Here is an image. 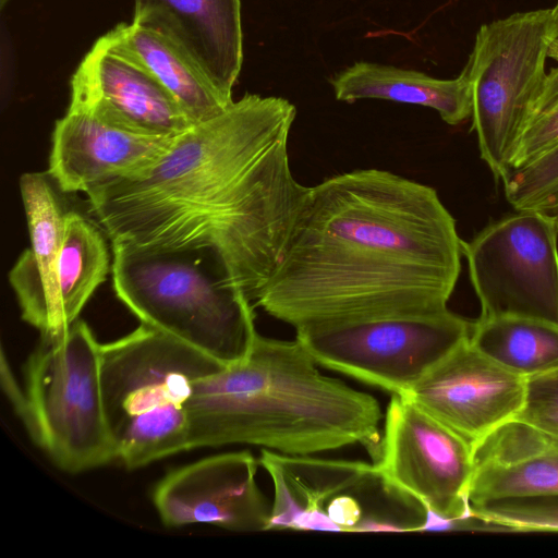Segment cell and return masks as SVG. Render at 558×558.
<instances>
[{
  "label": "cell",
  "mask_w": 558,
  "mask_h": 558,
  "mask_svg": "<svg viewBox=\"0 0 558 558\" xmlns=\"http://www.w3.org/2000/svg\"><path fill=\"white\" fill-rule=\"evenodd\" d=\"M295 116L286 98L246 93L142 174L87 193L89 211L111 244L208 254L254 306L306 190L289 161Z\"/></svg>",
  "instance_id": "obj_1"
},
{
  "label": "cell",
  "mask_w": 558,
  "mask_h": 558,
  "mask_svg": "<svg viewBox=\"0 0 558 558\" xmlns=\"http://www.w3.org/2000/svg\"><path fill=\"white\" fill-rule=\"evenodd\" d=\"M462 256L456 220L433 187L353 170L306 186L254 307L294 328L441 311Z\"/></svg>",
  "instance_id": "obj_2"
},
{
  "label": "cell",
  "mask_w": 558,
  "mask_h": 558,
  "mask_svg": "<svg viewBox=\"0 0 558 558\" xmlns=\"http://www.w3.org/2000/svg\"><path fill=\"white\" fill-rule=\"evenodd\" d=\"M317 366L296 339L258 333L245 360L195 383L189 450L244 444L306 456L361 444L374 459L378 401Z\"/></svg>",
  "instance_id": "obj_3"
},
{
  "label": "cell",
  "mask_w": 558,
  "mask_h": 558,
  "mask_svg": "<svg viewBox=\"0 0 558 558\" xmlns=\"http://www.w3.org/2000/svg\"><path fill=\"white\" fill-rule=\"evenodd\" d=\"M117 298L146 324L223 366L247 357L254 306L208 254L111 244Z\"/></svg>",
  "instance_id": "obj_4"
},
{
  "label": "cell",
  "mask_w": 558,
  "mask_h": 558,
  "mask_svg": "<svg viewBox=\"0 0 558 558\" xmlns=\"http://www.w3.org/2000/svg\"><path fill=\"white\" fill-rule=\"evenodd\" d=\"M223 367L146 325L100 344L105 414L117 459L137 469L189 450L195 383Z\"/></svg>",
  "instance_id": "obj_5"
},
{
  "label": "cell",
  "mask_w": 558,
  "mask_h": 558,
  "mask_svg": "<svg viewBox=\"0 0 558 558\" xmlns=\"http://www.w3.org/2000/svg\"><path fill=\"white\" fill-rule=\"evenodd\" d=\"M40 337L25 365L31 436L65 472L117 459L102 401L100 343L92 329L77 319Z\"/></svg>",
  "instance_id": "obj_6"
},
{
  "label": "cell",
  "mask_w": 558,
  "mask_h": 558,
  "mask_svg": "<svg viewBox=\"0 0 558 558\" xmlns=\"http://www.w3.org/2000/svg\"><path fill=\"white\" fill-rule=\"evenodd\" d=\"M556 36L551 9L517 12L483 24L466 63L472 130L480 155L500 183L542 90Z\"/></svg>",
  "instance_id": "obj_7"
},
{
  "label": "cell",
  "mask_w": 558,
  "mask_h": 558,
  "mask_svg": "<svg viewBox=\"0 0 558 558\" xmlns=\"http://www.w3.org/2000/svg\"><path fill=\"white\" fill-rule=\"evenodd\" d=\"M472 322L449 308L326 322L294 328L295 339L326 368L391 395L405 396L470 337Z\"/></svg>",
  "instance_id": "obj_8"
},
{
  "label": "cell",
  "mask_w": 558,
  "mask_h": 558,
  "mask_svg": "<svg viewBox=\"0 0 558 558\" xmlns=\"http://www.w3.org/2000/svg\"><path fill=\"white\" fill-rule=\"evenodd\" d=\"M462 241L481 318L520 316L558 325V229L535 210H515Z\"/></svg>",
  "instance_id": "obj_9"
},
{
  "label": "cell",
  "mask_w": 558,
  "mask_h": 558,
  "mask_svg": "<svg viewBox=\"0 0 558 558\" xmlns=\"http://www.w3.org/2000/svg\"><path fill=\"white\" fill-rule=\"evenodd\" d=\"M374 466L389 487L442 519L471 512L473 448L410 398L391 395Z\"/></svg>",
  "instance_id": "obj_10"
},
{
  "label": "cell",
  "mask_w": 558,
  "mask_h": 558,
  "mask_svg": "<svg viewBox=\"0 0 558 558\" xmlns=\"http://www.w3.org/2000/svg\"><path fill=\"white\" fill-rule=\"evenodd\" d=\"M526 378L500 366L469 338L404 396L472 448L522 409Z\"/></svg>",
  "instance_id": "obj_11"
},
{
  "label": "cell",
  "mask_w": 558,
  "mask_h": 558,
  "mask_svg": "<svg viewBox=\"0 0 558 558\" xmlns=\"http://www.w3.org/2000/svg\"><path fill=\"white\" fill-rule=\"evenodd\" d=\"M246 450L204 458L168 473L153 492L167 526L213 524L233 532L267 531L270 508Z\"/></svg>",
  "instance_id": "obj_12"
},
{
  "label": "cell",
  "mask_w": 558,
  "mask_h": 558,
  "mask_svg": "<svg viewBox=\"0 0 558 558\" xmlns=\"http://www.w3.org/2000/svg\"><path fill=\"white\" fill-rule=\"evenodd\" d=\"M68 108L144 135L175 136L194 125L162 85L100 38L72 76Z\"/></svg>",
  "instance_id": "obj_13"
},
{
  "label": "cell",
  "mask_w": 558,
  "mask_h": 558,
  "mask_svg": "<svg viewBox=\"0 0 558 558\" xmlns=\"http://www.w3.org/2000/svg\"><path fill=\"white\" fill-rule=\"evenodd\" d=\"M177 136L133 133L68 108L54 123L47 173L62 193L87 194L107 182L142 174Z\"/></svg>",
  "instance_id": "obj_14"
},
{
  "label": "cell",
  "mask_w": 558,
  "mask_h": 558,
  "mask_svg": "<svg viewBox=\"0 0 558 558\" xmlns=\"http://www.w3.org/2000/svg\"><path fill=\"white\" fill-rule=\"evenodd\" d=\"M20 193L31 245L9 271L24 322L40 335H56L69 327L64 319L58 266L66 209L46 172H26L20 178Z\"/></svg>",
  "instance_id": "obj_15"
},
{
  "label": "cell",
  "mask_w": 558,
  "mask_h": 558,
  "mask_svg": "<svg viewBox=\"0 0 558 558\" xmlns=\"http://www.w3.org/2000/svg\"><path fill=\"white\" fill-rule=\"evenodd\" d=\"M132 22L169 38L232 98L243 62L240 0H134Z\"/></svg>",
  "instance_id": "obj_16"
},
{
  "label": "cell",
  "mask_w": 558,
  "mask_h": 558,
  "mask_svg": "<svg viewBox=\"0 0 558 558\" xmlns=\"http://www.w3.org/2000/svg\"><path fill=\"white\" fill-rule=\"evenodd\" d=\"M258 461L275 493L267 531L339 532L325 511L329 500L378 476L374 464L363 461L284 454L264 448Z\"/></svg>",
  "instance_id": "obj_17"
},
{
  "label": "cell",
  "mask_w": 558,
  "mask_h": 558,
  "mask_svg": "<svg viewBox=\"0 0 558 558\" xmlns=\"http://www.w3.org/2000/svg\"><path fill=\"white\" fill-rule=\"evenodd\" d=\"M558 492V437L512 418L473 447L470 505Z\"/></svg>",
  "instance_id": "obj_18"
},
{
  "label": "cell",
  "mask_w": 558,
  "mask_h": 558,
  "mask_svg": "<svg viewBox=\"0 0 558 558\" xmlns=\"http://www.w3.org/2000/svg\"><path fill=\"white\" fill-rule=\"evenodd\" d=\"M100 39L148 72L196 124L223 112L233 101L174 43L136 23H121Z\"/></svg>",
  "instance_id": "obj_19"
},
{
  "label": "cell",
  "mask_w": 558,
  "mask_h": 558,
  "mask_svg": "<svg viewBox=\"0 0 558 558\" xmlns=\"http://www.w3.org/2000/svg\"><path fill=\"white\" fill-rule=\"evenodd\" d=\"M330 83L338 100L384 99L428 107L450 125L472 114V82L466 65L456 78L360 61L336 74Z\"/></svg>",
  "instance_id": "obj_20"
},
{
  "label": "cell",
  "mask_w": 558,
  "mask_h": 558,
  "mask_svg": "<svg viewBox=\"0 0 558 558\" xmlns=\"http://www.w3.org/2000/svg\"><path fill=\"white\" fill-rule=\"evenodd\" d=\"M471 344L484 355L524 378L558 367V325L520 316L472 322Z\"/></svg>",
  "instance_id": "obj_21"
},
{
  "label": "cell",
  "mask_w": 558,
  "mask_h": 558,
  "mask_svg": "<svg viewBox=\"0 0 558 558\" xmlns=\"http://www.w3.org/2000/svg\"><path fill=\"white\" fill-rule=\"evenodd\" d=\"M106 236L95 219L78 211H66L58 284L69 326L78 319L82 310L111 270Z\"/></svg>",
  "instance_id": "obj_22"
},
{
  "label": "cell",
  "mask_w": 558,
  "mask_h": 558,
  "mask_svg": "<svg viewBox=\"0 0 558 558\" xmlns=\"http://www.w3.org/2000/svg\"><path fill=\"white\" fill-rule=\"evenodd\" d=\"M476 517L508 532H558V492L526 497H509L470 505Z\"/></svg>",
  "instance_id": "obj_23"
},
{
  "label": "cell",
  "mask_w": 558,
  "mask_h": 558,
  "mask_svg": "<svg viewBox=\"0 0 558 558\" xmlns=\"http://www.w3.org/2000/svg\"><path fill=\"white\" fill-rule=\"evenodd\" d=\"M558 145V66L547 72L529 121L512 153L509 170L538 159Z\"/></svg>",
  "instance_id": "obj_24"
},
{
  "label": "cell",
  "mask_w": 558,
  "mask_h": 558,
  "mask_svg": "<svg viewBox=\"0 0 558 558\" xmlns=\"http://www.w3.org/2000/svg\"><path fill=\"white\" fill-rule=\"evenodd\" d=\"M515 418L558 437V367L526 378L524 402Z\"/></svg>",
  "instance_id": "obj_25"
},
{
  "label": "cell",
  "mask_w": 558,
  "mask_h": 558,
  "mask_svg": "<svg viewBox=\"0 0 558 558\" xmlns=\"http://www.w3.org/2000/svg\"><path fill=\"white\" fill-rule=\"evenodd\" d=\"M515 210L539 211L558 221V180L535 191L514 204Z\"/></svg>",
  "instance_id": "obj_26"
},
{
  "label": "cell",
  "mask_w": 558,
  "mask_h": 558,
  "mask_svg": "<svg viewBox=\"0 0 558 558\" xmlns=\"http://www.w3.org/2000/svg\"><path fill=\"white\" fill-rule=\"evenodd\" d=\"M1 380L3 388L10 398L15 411L24 422L25 426L28 427L31 415L26 391H23L15 383L13 374L7 364L3 351L1 353Z\"/></svg>",
  "instance_id": "obj_27"
},
{
  "label": "cell",
  "mask_w": 558,
  "mask_h": 558,
  "mask_svg": "<svg viewBox=\"0 0 558 558\" xmlns=\"http://www.w3.org/2000/svg\"><path fill=\"white\" fill-rule=\"evenodd\" d=\"M551 17L556 36L558 37V1L554 8H551Z\"/></svg>",
  "instance_id": "obj_28"
},
{
  "label": "cell",
  "mask_w": 558,
  "mask_h": 558,
  "mask_svg": "<svg viewBox=\"0 0 558 558\" xmlns=\"http://www.w3.org/2000/svg\"><path fill=\"white\" fill-rule=\"evenodd\" d=\"M9 1L10 0H0V8L3 9Z\"/></svg>",
  "instance_id": "obj_29"
},
{
  "label": "cell",
  "mask_w": 558,
  "mask_h": 558,
  "mask_svg": "<svg viewBox=\"0 0 558 558\" xmlns=\"http://www.w3.org/2000/svg\"><path fill=\"white\" fill-rule=\"evenodd\" d=\"M557 229H558V222H557Z\"/></svg>",
  "instance_id": "obj_30"
}]
</instances>
